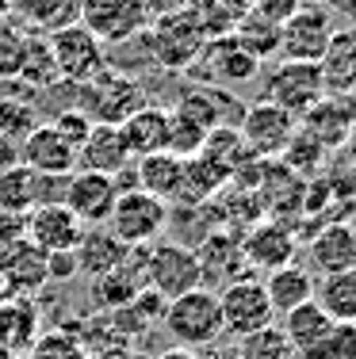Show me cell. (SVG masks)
Returning a JSON list of instances; mask_svg holds the SVG:
<instances>
[{
	"instance_id": "cell-8",
	"label": "cell",
	"mask_w": 356,
	"mask_h": 359,
	"mask_svg": "<svg viewBox=\"0 0 356 359\" xmlns=\"http://www.w3.org/2000/svg\"><path fill=\"white\" fill-rule=\"evenodd\" d=\"M218 310H223V337H249L276 321V310L268 302L261 279H237V283L218 290Z\"/></svg>"
},
{
	"instance_id": "cell-44",
	"label": "cell",
	"mask_w": 356,
	"mask_h": 359,
	"mask_svg": "<svg viewBox=\"0 0 356 359\" xmlns=\"http://www.w3.org/2000/svg\"><path fill=\"white\" fill-rule=\"evenodd\" d=\"M23 229H27V218L4 215V210H0V249H4V245H12L15 237H23Z\"/></svg>"
},
{
	"instance_id": "cell-2",
	"label": "cell",
	"mask_w": 356,
	"mask_h": 359,
	"mask_svg": "<svg viewBox=\"0 0 356 359\" xmlns=\"http://www.w3.org/2000/svg\"><path fill=\"white\" fill-rule=\"evenodd\" d=\"M146 88H142L134 76L104 65L92 81L77 84V107L92 123H104V126H119L123 118H131L138 107H146Z\"/></svg>"
},
{
	"instance_id": "cell-28",
	"label": "cell",
	"mask_w": 356,
	"mask_h": 359,
	"mask_svg": "<svg viewBox=\"0 0 356 359\" xmlns=\"http://www.w3.org/2000/svg\"><path fill=\"white\" fill-rule=\"evenodd\" d=\"M142 290H146V276H142V260H138V256H131V260L119 264L115 271H107V276L92 279V298H96L107 313L131 306Z\"/></svg>"
},
{
	"instance_id": "cell-11",
	"label": "cell",
	"mask_w": 356,
	"mask_h": 359,
	"mask_svg": "<svg viewBox=\"0 0 356 359\" xmlns=\"http://www.w3.org/2000/svg\"><path fill=\"white\" fill-rule=\"evenodd\" d=\"M81 27H88L104 46H123L150 27L142 0H81Z\"/></svg>"
},
{
	"instance_id": "cell-5",
	"label": "cell",
	"mask_w": 356,
	"mask_h": 359,
	"mask_svg": "<svg viewBox=\"0 0 356 359\" xmlns=\"http://www.w3.org/2000/svg\"><path fill=\"white\" fill-rule=\"evenodd\" d=\"M107 229H112L126 249H150L169 229V207L161 199H154L150 191H142V187L119 191L115 210L107 218Z\"/></svg>"
},
{
	"instance_id": "cell-49",
	"label": "cell",
	"mask_w": 356,
	"mask_h": 359,
	"mask_svg": "<svg viewBox=\"0 0 356 359\" xmlns=\"http://www.w3.org/2000/svg\"><path fill=\"white\" fill-rule=\"evenodd\" d=\"M234 359H237V355H234Z\"/></svg>"
},
{
	"instance_id": "cell-48",
	"label": "cell",
	"mask_w": 356,
	"mask_h": 359,
	"mask_svg": "<svg viewBox=\"0 0 356 359\" xmlns=\"http://www.w3.org/2000/svg\"><path fill=\"white\" fill-rule=\"evenodd\" d=\"M4 298H8V290H4V279H0V302H4Z\"/></svg>"
},
{
	"instance_id": "cell-23",
	"label": "cell",
	"mask_w": 356,
	"mask_h": 359,
	"mask_svg": "<svg viewBox=\"0 0 356 359\" xmlns=\"http://www.w3.org/2000/svg\"><path fill=\"white\" fill-rule=\"evenodd\" d=\"M134 176H138L142 191H150L165 207L184 203V161L173 153H154V157L134 161Z\"/></svg>"
},
{
	"instance_id": "cell-38",
	"label": "cell",
	"mask_w": 356,
	"mask_h": 359,
	"mask_svg": "<svg viewBox=\"0 0 356 359\" xmlns=\"http://www.w3.org/2000/svg\"><path fill=\"white\" fill-rule=\"evenodd\" d=\"M23 359H88L81 348V340L70 329H42V337L31 344V352Z\"/></svg>"
},
{
	"instance_id": "cell-35",
	"label": "cell",
	"mask_w": 356,
	"mask_h": 359,
	"mask_svg": "<svg viewBox=\"0 0 356 359\" xmlns=\"http://www.w3.org/2000/svg\"><path fill=\"white\" fill-rule=\"evenodd\" d=\"M237 359H295L291 340L284 337L279 321L265 325V329L249 332V337L237 340Z\"/></svg>"
},
{
	"instance_id": "cell-7",
	"label": "cell",
	"mask_w": 356,
	"mask_h": 359,
	"mask_svg": "<svg viewBox=\"0 0 356 359\" xmlns=\"http://www.w3.org/2000/svg\"><path fill=\"white\" fill-rule=\"evenodd\" d=\"M326 73H322V62H279L272 76H268V84H265V96L261 100H268V104H276V107H284L287 115H295V118H303L315 104H322L326 100Z\"/></svg>"
},
{
	"instance_id": "cell-47",
	"label": "cell",
	"mask_w": 356,
	"mask_h": 359,
	"mask_svg": "<svg viewBox=\"0 0 356 359\" xmlns=\"http://www.w3.org/2000/svg\"><path fill=\"white\" fill-rule=\"evenodd\" d=\"M329 12H345V15H356V0H326Z\"/></svg>"
},
{
	"instance_id": "cell-42",
	"label": "cell",
	"mask_w": 356,
	"mask_h": 359,
	"mask_svg": "<svg viewBox=\"0 0 356 359\" xmlns=\"http://www.w3.org/2000/svg\"><path fill=\"white\" fill-rule=\"evenodd\" d=\"M46 271H50V283H70V279H77V271H81L77 252H50Z\"/></svg>"
},
{
	"instance_id": "cell-17",
	"label": "cell",
	"mask_w": 356,
	"mask_h": 359,
	"mask_svg": "<svg viewBox=\"0 0 356 359\" xmlns=\"http://www.w3.org/2000/svg\"><path fill=\"white\" fill-rule=\"evenodd\" d=\"M284 337L291 340L295 348V359H326V344H329V332H334V318L322 310L318 302H303L295 306L291 313L276 318Z\"/></svg>"
},
{
	"instance_id": "cell-6",
	"label": "cell",
	"mask_w": 356,
	"mask_h": 359,
	"mask_svg": "<svg viewBox=\"0 0 356 359\" xmlns=\"http://www.w3.org/2000/svg\"><path fill=\"white\" fill-rule=\"evenodd\" d=\"M334 42V20L322 0H303L279 23V54L287 62H322Z\"/></svg>"
},
{
	"instance_id": "cell-46",
	"label": "cell",
	"mask_w": 356,
	"mask_h": 359,
	"mask_svg": "<svg viewBox=\"0 0 356 359\" xmlns=\"http://www.w3.org/2000/svg\"><path fill=\"white\" fill-rule=\"evenodd\" d=\"M154 359H199V352H192V348H165V352H157Z\"/></svg>"
},
{
	"instance_id": "cell-45",
	"label": "cell",
	"mask_w": 356,
	"mask_h": 359,
	"mask_svg": "<svg viewBox=\"0 0 356 359\" xmlns=\"http://www.w3.org/2000/svg\"><path fill=\"white\" fill-rule=\"evenodd\" d=\"M15 165H20V145L0 134V172H4V168H15Z\"/></svg>"
},
{
	"instance_id": "cell-30",
	"label": "cell",
	"mask_w": 356,
	"mask_h": 359,
	"mask_svg": "<svg viewBox=\"0 0 356 359\" xmlns=\"http://www.w3.org/2000/svg\"><path fill=\"white\" fill-rule=\"evenodd\" d=\"M315 302L334 321H356V268L322 276V283L315 287Z\"/></svg>"
},
{
	"instance_id": "cell-24",
	"label": "cell",
	"mask_w": 356,
	"mask_h": 359,
	"mask_svg": "<svg viewBox=\"0 0 356 359\" xmlns=\"http://www.w3.org/2000/svg\"><path fill=\"white\" fill-rule=\"evenodd\" d=\"M261 287H265V294H268V302H272L276 318H284V313H291V310H295V306L315 302V287H318V279H315V271L303 268V264H287V268L268 271Z\"/></svg>"
},
{
	"instance_id": "cell-37",
	"label": "cell",
	"mask_w": 356,
	"mask_h": 359,
	"mask_svg": "<svg viewBox=\"0 0 356 359\" xmlns=\"http://www.w3.org/2000/svg\"><path fill=\"white\" fill-rule=\"evenodd\" d=\"M203 142H207V130L169 107V153L180 157V161H192L203 153Z\"/></svg>"
},
{
	"instance_id": "cell-22",
	"label": "cell",
	"mask_w": 356,
	"mask_h": 359,
	"mask_svg": "<svg viewBox=\"0 0 356 359\" xmlns=\"http://www.w3.org/2000/svg\"><path fill=\"white\" fill-rule=\"evenodd\" d=\"M131 153H126L123 138H119V126H104L92 123L88 138L77 149V168L84 172H100V176H119L123 168H131Z\"/></svg>"
},
{
	"instance_id": "cell-16",
	"label": "cell",
	"mask_w": 356,
	"mask_h": 359,
	"mask_svg": "<svg viewBox=\"0 0 356 359\" xmlns=\"http://www.w3.org/2000/svg\"><path fill=\"white\" fill-rule=\"evenodd\" d=\"M20 165H27L39 176H73L77 172V149L50 123H42L20 142Z\"/></svg>"
},
{
	"instance_id": "cell-26",
	"label": "cell",
	"mask_w": 356,
	"mask_h": 359,
	"mask_svg": "<svg viewBox=\"0 0 356 359\" xmlns=\"http://www.w3.org/2000/svg\"><path fill=\"white\" fill-rule=\"evenodd\" d=\"M131 252L134 249H126V245L119 241L107 226H88V229H84V237H81V245H77V264H81L84 276L96 279V276L115 271L119 264H126V260H131Z\"/></svg>"
},
{
	"instance_id": "cell-14",
	"label": "cell",
	"mask_w": 356,
	"mask_h": 359,
	"mask_svg": "<svg viewBox=\"0 0 356 359\" xmlns=\"http://www.w3.org/2000/svg\"><path fill=\"white\" fill-rule=\"evenodd\" d=\"M84 222L73 215L65 203H42L27 215V241H35L42 252H77L81 237H84Z\"/></svg>"
},
{
	"instance_id": "cell-19",
	"label": "cell",
	"mask_w": 356,
	"mask_h": 359,
	"mask_svg": "<svg viewBox=\"0 0 356 359\" xmlns=\"http://www.w3.org/2000/svg\"><path fill=\"white\" fill-rule=\"evenodd\" d=\"M307 260L315 276H337L356 268V226L352 222H326L307 245Z\"/></svg>"
},
{
	"instance_id": "cell-31",
	"label": "cell",
	"mask_w": 356,
	"mask_h": 359,
	"mask_svg": "<svg viewBox=\"0 0 356 359\" xmlns=\"http://www.w3.org/2000/svg\"><path fill=\"white\" fill-rule=\"evenodd\" d=\"M326 88H356V31H334L326 57H322Z\"/></svg>"
},
{
	"instance_id": "cell-27",
	"label": "cell",
	"mask_w": 356,
	"mask_h": 359,
	"mask_svg": "<svg viewBox=\"0 0 356 359\" xmlns=\"http://www.w3.org/2000/svg\"><path fill=\"white\" fill-rule=\"evenodd\" d=\"M226 107H242L234 96H226V92L211 88V84H199V88H188L180 100L173 104L176 115L192 118L196 126H203V130H218V126H230V111Z\"/></svg>"
},
{
	"instance_id": "cell-1",
	"label": "cell",
	"mask_w": 356,
	"mask_h": 359,
	"mask_svg": "<svg viewBox=\"0 0 356 359\" xmlns=\"http://www.w3.org/2000/svg\"><path fill=\"white\" fill-rule=\"evenodd\" d=\"M161 329L173 337L176 348H211L223 337V310H218V290L199 287L180 298H169L161 310Z\"/></svg>"
},
{
	"instance_id": "cell-41",
	"label": "cell",
	"mask_w": 356,
	"mask_h": 359,
	"mask_svg": "<svg viewBox=\"0 0 356 359\" xmlns=\"http://www.w3.org/2000/svg\"><path fill=\"white\" fill-rule=\"evenodd\" d=\"M326 359H356V321H337L329 332Z\"/></svg>"
},
{
	"instance_id": "cell-20",
	"label": "cell",
	"mask_w": 356,
	"mask_h": 359,
	"mask_svg": "<svg viewBox=\"0 0 356 359\" xmlns=\"http://www.w3.org/2000/svg\"><path fill=\"white\" fill-rule=\"evenodd\" d=\"M42 310L35 298H15L8 294L4 302H0V348H4L8 355H27L31 344L42 337Z\"/></svg>"
},
{
	"instance_id": "cell-29",
	"label": "cell",
	"mask_w": 356,
	"mask_h": 359,
	"mask_svg": "<svg viewBox=\"0 0 356 359\" xmlns=\"http://www.w3.org/2000/svg\"><path fill=\"white\" fill-rule=\"evenodd\" d=\"M35 207H42V176L27 165H15L0 172V210L4 215L27 218Z\"/></svg>"
},
{
	"instance_id": "cell-10",
	"label": "cell",
	"mask_w": 356,
	"mask_h": 359,
	"mask_svg": "<svg viewBox=\"0 0 356 359\" xmlns=\"http://www.w3.org/2000/svg\"><path fill=\"white\" fill-rule=\"evenodd\" d=\"M295 130H299V118L287 115L284 107L268 104V100L249 104L242 111V123H237V134H242L249 157H279Z\"/></svg>"
},
{
	"instance_id": "cell-9",
	"label": "cell",
	"mask_w": 356,
	"mask_h": 359,
	"mask_svg": "<svg viewBox=\"0 0 356 359\" xmlns=\"http://www.w3.org/2000/svg\"><path fill=\"white\" fill-rule=\"evenodd\" d=\"M46 46H50V57H54L58 76H62V81H70V84L92 81V76H96V73L107 65L104 42L92 35L88 27H81V23H73V27L50 35Z\"/></svg>"
},
{
	"instance_id": "cell-18",
	"label": "cell",
	"mask_w": 356,
	"mask_h": 359,
	"mask_svg": "<svg viewBox=\"0 0 356 359\" xmlns=\"http://www.w3.org/2000/svg\"><path fill=\"white\" fill-rule=\"evenodd\" d=\"M295 233L279 222H257L249 233L242 237V256L249 264V271H276V268H287L295 264Z\"/></svg>"
},
{
	"instance_id": "cell-4",
	"label": "cell",
	"mask_w": 356,
	"mask_h": 359,
	"mask_svg": "<svg viewBox=\"0 0 356 359\" xmlns=\"http://www.w3.org/2000/svg\"><path fill=\"white\" fill-rule=\"evenodd\" d=\"M142 276H146V287L157 290L165 302L203 287L199 256H196V249H188L180 241H154L150 245L142 252Z\"/></svg>"
},
{
	"instance_id": "cell-12",
	"label": "cell",
	"mask_w": 356,
	"mask_h": 359,
	"mask_svg": "<svg viewBox=\"0 0 356 359\" xmlns=\"http://www.w3.org/2000/svg\"><path fill=\"white\" fill-rule=\"evenodd\" d=\"M0 279H4L8 294L35 298L39 290L50 283L46 252H42L35 241H27V233L15 237L12 245H4V249H0Z\"/></svg>"
},
{
	"instance_id": "cell-39",
	"label": "cell",
	"mask_w": 356,
	"mask_h": 359,
	"mask_svg": "<svg viewBox=\"0 0 356 359\" xmlns=\"http://www.w3.org/2000/svg\"><path fill=\"white\" fill-rule=\"evenodd\" d=\"M279 157H284L287 165L295 168V172H303V176H307V172H315V168H322V157H326V145H322V142H318L310 130H303V126H299V130L291 134V142H287V149L279 153Z\"/></svg>"
},
{
	"instance_id": "cell-3",
	"label": "cell",
	"mask_w": 356,
	"mask_h": 359,
	"mask_svg": "<svg viewBox=\"0 0 356 359\" xmlns=\"http://www.w3.org/2000/svg\"><path fill=\"white\" fill-rule=\"evenodd\" d=\"M146 46L150 57L169 73H184L199 62L203 46H207V31H203L199 12H180V15H165V20H154L146 31Z\"/></svg>"
},
{
	"instance_id": "cell-21",
	"label": "cell",
	"mask_w": 356,
	"mask_h": 359,
	"mask_svg": "<svg viewBox=\"0 0 356 359\" xmlns=\"http://www.w3.org/2000/svg\"><path fill=\"white\" fill-rule=\"evenodd\" d=\"M119 138H123L131 161L169 153V107H157V104L138 107L131 118L119 123Z\"/></svg>"
},
{
	"instance_id": "cell-40",
	"label": "cell",
	"mask_w": 356,
	"mask_h": 359,
	"mask_svg": "<svg viewBox=\"0 0 356 359\" xmlns=\"http://www.w3.org/2000/svg\"><path fill=\"white\" fill-rule=\"evenodd\" d=\"M42 123H50L58 134H62L65 142L73 145V149H81V142L88 138V130H92V118L84 115L81 107H65V111H58V115H50V118H42Z\"/></svg>"
},
{
	"instance_id": "cell-25",
	"label": "cell",
	"mask_w": 356,
	"mask_h": 359,
	"mask_svg": "<svg viewBox=\"0 0 356 359\" xmlns=\"http://www.w3.org/2000/svg\"><path fill=\"white\" fill-rule=\"evenodd\" d=\"M8 12L23 20L35 35H58V31L81 23V0H8Z\"/></svg>"
},
{
	"instance_id": "cell-34",
	"label": "cell",
	"mask_w": 356,
	"mask_h": 359,
	"mask_svg": "<svg viewBox=\"0 0 356 359\" xmlns=\"http://www.w3.org/2000/svg\"><path fill=\"white\" fill-rule=\"evenodd\" d=\"M35 126H42V111L31 96H0V134L20 145Z\"/></svg>"
},
{
	"instance_id": "cell-43",
	"label": "cell",
	"mask_w": 356,
	"mask_h": 359,
	"mask_svg": "<svg viewBox=\"0 0 356 359\" xmlns=\"http://www.w3.org/2000/svg\"><path fill=\"white\" fill-rule=\"evenodd\" d=\"M199 0H142V8H146V20H165V15H180V12H192Z\"/></svg>"
},
{
	"instance_id": "cell-13",
	"label": "cell",
	"mask_w": 356,
	"mask_h": 359,
	"mask_svg": "<svg viewBox=\"0 0 356 359\" xmlns=\"http://www.w3.org/2000/svg\"><path fill=\"white\" fill-rule=\"evenodd\" d=\"M119 199V184L115 176H100V172H84L77 168L70 180H65V195L62 203L77 215L84 226H107Z\"/></svg>"
},
{
	"instance_id": "cell-33",
	"label": "cell",
	"mask_w": 356,
	"mask_h": 359,
	"mask_svg": "<svg viewBox=\"0 0 356 359\" xmlns=\"http://www.w3.org/2000/svg\"><path fill=\"white\" fill-rule=\"evenodd\" d=\"M299 126L315 134V138L326 145V149H329V145H341L345 138H352V118H349V111L337 107V104H329V100H322V104L310 107L307 115L299 118Z\"/></svg>"
},
{
	"instance_id": "cell-15",
	"label": "cell",
	"mask_w": 356,
	"mask_h": 359,
	"mask_svg": "<svg viewBox=\"0 0 356 359\" xmlns=\"http://www.w3.org/2000/svg\"><path fill=\"white\" fill-rule=\"evenodd\" d=\"M192 69H199L203 73L199 81H211V84H245L257 76L261 62L234 35H218V39H207V46H203L199 62Z\"/></svg>"
},
{
	"instance_id": "cell-32",
	"label": "cell",
	"mask_w": 356,
	"mask_h": 359,
	"mask_svg": "<svg viewBox=\"0 0 356 359\" xmlns=\"http://www.w3.org/2000/svg\"><path fill=\"white\" fill-rule=\"evenodd\" d=\"M230 35L242 42V46L249 50L257 62H265V57H272L276 50H279V23L268 20V15H261V12L237 15V23H234Z\"/></svg>"
},
{
	"instance_id": "cell-36",
	"label": "cell",
	"mask_w": 356,
	"mask_h": 359,
	"mask_svg": "<svg viewBox=\"0 0 356 359\" xmlns=\"http://www.w3.org/2000/svg\"><path fill=\"white\" fill-rule=\"evenodd\" d=\"M27 46L31 35L12 20H0V84L4 81H20L23 62H27Z\"/></svg>"
}]
</instances>
